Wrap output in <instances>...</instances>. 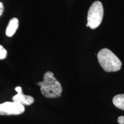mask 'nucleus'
Returning a JSON list of instances; mask_svg holds the SVG:
<instances>
[{
    "instance_id": "f257e3e1",
    "label": "nucleus",
    "mask_w": 124,
    "mask_h": 124,
    "mask_svg": "<svg viewBox=\"0 0 124 124\" xmlns=\"http://www.w3.org/2000/svg\"><path fill=\"white\" fill-rule=\"evenodd\" d=\"M40 87L41 94L48 98H56L62 95L63 88L61 84L51 71L44 74L43 80L37 83Z\"/></svg>"
},
{
    "instance_id": "1a4fd4ad",
    "label": "nucleus",
    "mask_w": 124,
    "mask_h": 124,
    "mask_svg": "<svg viewBox=\"0 0 124 124\" xmlns=\"http://www.w3.org/2000/svg\"><path fill=\"white\" fill-rule=\"evenodd\" d=\"M118 122L119 124H124V116H120L118 118Z\"/></svg>"
},
{
    "instance_id": "f03ea898",
    "label": "nucleus",
    "mask_w": 124,
    "mask_h": 124,
    "mask_svg": "<svg viewBox=\"0 0 124 124\" xmlns=\"http://www.w3.org/2000/svg\"><path fill=\"white\" fill-rule=\"evenodd\" d=\"M97 58L101 66L106 72H116L121 68V60L110 49H102L98 54Z\"/></svg>"
},
{
    "instance_id": "6e6552de",
    "label": "nucleus",
    "mask_w": 124,
    "mask_h": 124,
    "mask_svg": "<svg viewBox=\"0 0 124 124\" xmlns=\"http://www.w3.org/2000/svg\"><path fill=\"white\" fill-rule=\"evenodd\" d=\"M7 56V51L0 45V60L4 59Z\"/></svg>"
},
{
    "instance_id": "423d86ee",
    "label": "nucleus",
    "mask_w": 124,
    "mask_h": 124,
    "mask_svg": "<svg viewBox=\"0 0 124 124\" xmlns=\"http://www.w3.org/2000/svg\"><path fill=\"white\" fill-rule=\"evenodd\" d=\"M19 22L17 18H13L9 21L8 25L6 29V35L7 36L12 37L13 36L17 29H18Z\"/></svg>"
},
{
    "instance_id": "39448f33",
    "label": "nucleus",
    "mask_w": 124,
    "mask_h": 124,
    "mask_svg": "<svg viewBox=\"0 0 124 124\" xmlns=\"http://www.w3.org/2000/svg\"><path fill=\"white\" fill-rule=\"evenodd\" d=\"M15 90L17 92V94L12 98V101L13 102H18L23 105H31L35 101L32 97L30 95H24L23 94L22 88L21 87H16L15 88Z\"/></svg>"
},
{
    "instance_id": "9d476101",
    "label": "nucleus",
    "mask_w": 124,
    "mask_h": 124,
    "mask_svg": "<svg viewBox=\"0 0 124 124\" xmlns=\"http://www.w3.org/2000/svg\"><path fill=\"white\" fill-rule=\"evenodd\" d=\"M4 5H3V4L2 2H0V17L2 16L3 12H4Z\"/></svg>"
},
{
    "instance_id": "7ed1b4c3",
    "label": "nucleus",
    "mask_w": 124,
    "mask_h": 124,
    "mask_svg": "<svg viewBox=\"0 0 124 124\" xmlns=\"http://www.w3.org/2000/svg\"><path fill=\"white\" fill-rule=\"evenodd\" d=\"M103 7L101 2L97 1L90 7L87 14V24L91 29L97 28L101 24L103 17Z\"/></svg>"
},
{
    "instance_id": "0eeeda50",
    "label": "nucleus",
    "mask_w": 124,
    "mask_h": 124,
    "mask_svg": "<svg viewBox=\"0 0 124 124\" xmlns=\"http://www.w3.org/2000/svg\"><path fill=\"white\" fill-rule=\"evenodd\" d=\"M113 103L117 108L124 110V94H118L114 97Z\"/></svg>"
},
{
    "instance_id": "20e7f679",
    "label": "nucleus",
    "mask_w": 124,
    "mask_h": 124,
    "mask_svg": "<svg viewBox=\"0 0 124 124\" xmlns=\"http://www.w3.org/2000/svg\"><path fill=\"white\" fill-rule=\"evenodd\" d=\"M25 111L24 106L16 102H6L0 104V115H19Z\"/></svg>"
}]
</instances>
